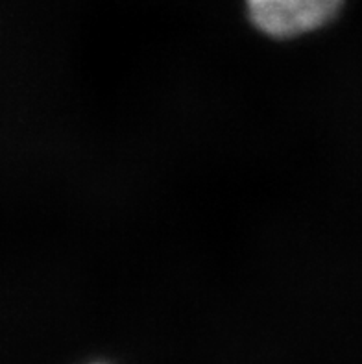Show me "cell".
Returning a JSON list of instances; mask_svg holds the SVG:
<instances>
[{"label":"cell","instance_id":"6da1fadb","mask_svg":"<svg viewBox=\"0 0 362 364\" xmlns=\"http://www.w3.org/2000/svg\"><path fill=\"white\" fill-rule=\"evenodd\" d=\"M342 0H246L252 23L272 37H294L324 26Z\"/></svg>","mask_w":362,"mask_h":364}]
</instances>
